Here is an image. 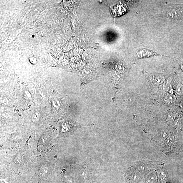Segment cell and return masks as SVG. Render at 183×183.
<instances>
[{"mask_svg": "<svg viewBox=\"0 0 183 183\" xmlns=\"http://www.w3.org/2000/svg\"><path fill=\"white\" fill-rule=\"evenodd\" d=\"M177 60L178 63H179V64H180L181 69L183 71V62L182 61L179 60V59H177Z\"/></svg>", "mask_w": 183, "mask_h": 183, "instance_id": "cell-6", "label": "cell"}, {"mask_svg": "<svg viewBox=\"0 0 183 183\" xmlns=\"http://www.w3.org/2000/svg\"><path fill=\"white\" fill-rule=\"evenodd\" d=\"M164 99L165 102L169 103H173L176 100V97L173 93L170 92L166 94L164 96Z\"/></svg>", "mask_w": 183, "mask_h": 183, "instance_id": "cell-4", "label": "cell"}, {"mask_svg": "<svg viewBox=\"0 0 183 183\" xmlns=\"http://www.w3.org/2000/svg\"><path fill=\"white\" fill-rule=\"evenodd\" d=\"M162 56L160 54H159L154 51L143 48L138 49L136 53V58L137 59L149 58L153 56Z\"/></svg>", "mask_w": 183, "mask_h": 183, "instance_id": "cell-1", "label": "cell"}, {"mask_svg": "<svg viewBox=\"0 0 183 183\" xmlns=\"http://www.w3.org/2000/svg\"><path fill=\"white\" fill-rule=\"evenodd\" d=\"M148 79L153 84L155 85H160L164 83L165 80V75L158 73H146Z\"/></svg>", "mask_w": 183, "mask_h": 183, "instance_id": "cell-2", "label": "cell"}, {"mask_svg": "<svg viewBox=\"0 0 183 183\" xmlns=\"http://www.w3.org/2000/svg\"><path fill=\"white\" fill-rule=\"evenodd\" d=\"M176 92L177 95L181 96L183 95V86L182 85H179L176 87Z\"/></svg>", "mask_w": 183, "mask_h": 183, "instance_id": "cell-5", "label": "cell"}, {"mask_svg": "<svg viewBox=\"0 0 183 183\" xmlns=\"http://www.w3.org/2000/svg\"><path fill=\"white\" fill-rule=\"evenodd\" d=\"M165 12L166 16L170 19L178 18L181 14L179 8L173 7H170L167 9Z\"/></svg>", "mask_w": 183, "mask_h": 183, "instance_id": "cell-3", "label": "cell"}]
</instances>
